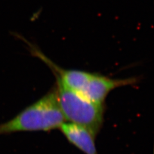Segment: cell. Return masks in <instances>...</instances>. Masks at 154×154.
Instances as JSON below:
<instances>
[{
    "instance_id": "obj_1",
    "label": "cell",
    "mask_w": 154,
    "mask_h": 154,
    "mask_svg": "<svg viewBox=\"0 0 154 154\" xmlns=\"http://www.w3.org/2000/svg\"><path fill=\"white\" fill-rule=\"evenodd\" d=\"M65 118L58 102L55 87L15 117L0 124V135L19 132L51 131L59 128Z\"/></svg>"
},
{
    "instance_id": "obj_2",
    "label": "cell",
    "mask_w": 154,
    "mask_h": 154,
    "mask_svg": "<svg viewBox=\"0 0 154 154\" xmlns=\"http://www.w3.org/2000/svg\"><path fill=\"white\" fill-rule=\"evenodd\" d=\"M56 93L65 120L81 125L96 137L103 123V104L95 103L67 88L56 76Z\"/></svg>"
},
{
    "instance_id": "obj_3",
    "label": "cell",
    "mask_w": 154,
    "mask_h": 154,
    "mask_svg": "<svg viewBox=\"0 0 154 154\" xmlns=\"http://www.w3.org/2000/svg\"><path fill=\"white\" fill-rule=\"evenodd\" d=\"M136 78L111 79L98 73H93L85 88L80 93L95 103L103 104L110 92L119 87L131 85L137 82Z\"/></svg>"
},
{
    "instance_id": "obj_4",
    "label": "cell",
    "mask_w": 154,
    "mask_h": 154,
    "mask_svg": "<svg viewBox=\"0 0 154 154\" xmlns=\"http://www.w3.org/2000/svg\"><path fill=\"white\" fill-rule=\"evenodd\" d=\"M71 144L85 154H98L95 144L96 137L81 125L64 122L59 128Z\"/></svg>"
}]
</instances>
